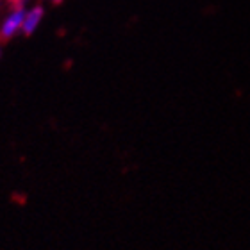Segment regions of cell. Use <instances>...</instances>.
<instances>
[{
	"label": "cell",
	"instance_id": "3957f363",
	"mask_svg": "<svg viewBox=\"0 0 250 250\" xmlns=\"http://www.w3.org/2000/svg\"><path fill=\"white\" fill-rule=\"evenodd\" d=\"M48 2H52V4H59L61 0H48Z\"/></svg>",
	"mask_w": 250,
	"mask_h": 250
},
{
	"label": "cell",
	"instance_id": "7a4b0ae2",
	"mask_svg": "<svg viewBox=\"0 0 250 250\" xmlns=\"http://www.w3.org/2000/svg\"><path fill=\"white\" fill-rule=\"evenodd\" d=\"M43 16H45V9H43V5H32V7H29V9H25L21 32H23L25 36L34 34L36 29L40 27V23L43 21Z\"/></svg>",
	"mask_w": 250,
	"mask_h": 250
},
{
	"label": "cell",
	"instance_id": "6da1fadb",
	"mask_svg": "<svg viewBox=\"0 0 250 250\" xmlns=\"http://www.w3.org/2000/svg\"><path fill=\"white\" fill-rule=\"evenodd\" d=\"M23 16H25V7L23 5H13L9 13L4 16V20L0 23V40L7 42L11 38H15L18 32H21L23 25Z\"/></svg>",
	"mask_w": 250,
	"mask_h": 250
}]
</instances>
